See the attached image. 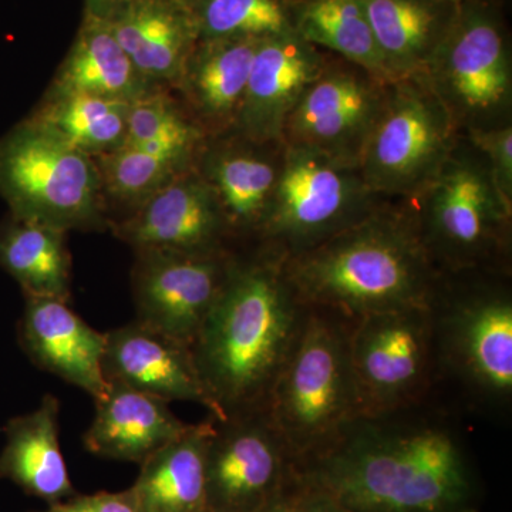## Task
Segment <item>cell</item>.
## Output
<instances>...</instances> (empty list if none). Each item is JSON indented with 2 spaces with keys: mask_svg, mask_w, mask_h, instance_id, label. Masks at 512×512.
<instances>
[{
  "mask_svg": "<svg viewBox=\"0 0 512 512\" xmlns=\"http://www.w3.org/2000/svg\"><path fill=\"white\" fill-rule=\"evenodd\" d=\"M437 399L360 414L296 468L350 512H480L464 431Z\"/></svg>",
  "mask_w": 512,
  "mask_h": 512,
  "instance_id": "1",
  "label": "cell"
},
{
  "mask_svg": "<svg viewBox=\"0 0 512 512\" xmlns=\"http://www.w3.org/2000/svg\"><path fill=\"white\" fill-rule=\"evenodd\" d=\"M306 313L281 259L261 248L249 258L232 255L220 296L191 345L215 419L265 409Z\"/></svg>",
  "mask_w": 512,
  "mask_h": 512,
  "instance_id": "2",
  "label": "cell"
},
{
  "mask_svg": "<svg viewBox=\"0 0 512 512\" xmlns=\"http://www.w3.org/2000/svg\"><path fill=\"white\" fill-rule=\"evenodd\" d=\"M281 265L303 305L349 320L430 306L443 276L406 201H384L315 248L281 259Z\"/></svg>",
  "mask_w": 512,
  "mask_h": 512,
  "instance_id": "3",
  "label": "cell"
},
{
  "mask_svg": "<svg viewBox=\"0 0 512 512\" xmlns=\"http://www.w3.org/2000/svg\"><path fill=\"white\" fill-rule=\"evenodd\" d=\"M440 382L470 409L505 416L512 403V293L507 274L441 276L430 303Z\"/></svg>",
  "mask_w": 512,
  "mask_h": 512,
  "instance_id": "4",
  "label": "cell"
},
{
  "mask_svg": "<svg viewBox=\"0 0 512 512\" xmlns=\"http://www.w3.org/2000/svg\"><path fill=\"white\" fill-rule=\"evenodd\" d=\"M350 322L328 309L308 308L301 335L269 394L266 413L296 467L322 453L363 414L350 362Z\"/></svg>",
  "mask_w": 512,
  "mask_h": 512,
  "instance_id": "5",
  "label": "cell"
},
{
  "mask_svg": "<svg viewBox=\"0 0 512 512\" xmlns=\"http://www.w3.org/2000/svg\"><path fill=\"white\" fill-rule=\"evenodd\" d=\"M406 202L441 275L510 274L512 208L494 187L483 154L464 134L436 177Z\"/></svg>",
  "mask_w": 512,
  "mask_h": 512,
  "instance_id": "6",
  "label": "cell"
},
{
  "mask_svg": "<svg viewBox=\"0 0 512 512\" xmlns=\"http://www.w3.org/2000/svg\"><path fill=\"white\" fill-rule=\"evenodd\" d=\"M357 165L284 144L274 195L255 238L279 259L303 254L383 204Z\"/></svg>",
  "mask_w": 512,
  "mask_h": 512,
  "instance_id": "7",
  "label": "cell"
},
{
  "mask_svg": "<svg viewBox=\"0 0 512 512\" xmlns=\"http://www.w3.org/2000/svg\"><path fill=\"white\" fill-rule=\"evenodd\" d=\"M461 134L424 74L392 80L360 154L363 181L380 200H412L439 173Z\"/></svg>",
  "mask_w": 512,
  "mask_h": 512,
  "instance_id": "8",
  "label": "cell"
},
{
  "mask_svg": "<svg viewBox=\"0 0 512 512\" xmlns=\"http://www.w3.org/2000/svg\"><path fill=\"white\" fill-rule=\"evenodd\" d=\"M424 77L461 133L511 123L510 36L495 0H461Z\"/></svg>",
  "mask_w": 512,
  "mask_h": 512,
  "instance_id": "9",
  "label": "cell"
},
{
  "mask_svg": "<svg viewBox=\"0 0 512 512\" xmlns=\"http://www.w3.org/2000/svg\"><path fill=\"white\" fill-rule=\"evenodd\" d=\"M101 178L92 157L29 123L0 140V195L10 215L49 227H103Z\"/></svg>",
  "mask_w": 512,
  "mask_h": 512,
  "instance_id": "10",
  "label": "cell"
},
{
  "mask_svg": "<svg viewBox=\"0 0 512 512\" xmlns=\"http://www.w3.org/2000/svg\"><path fill=\"white\" fill-rule=\"evenodd\" d=\"M349 349L363 414L394 412L437 397L441 382L430 306L352 320Z\"/></svg>",
  "mask_w": 512,
  "mask_h": 512,
  "instance_id": "11",
  "label": "cell"
},
{
  "mask_svg": "<svg viewBox=\"0 0 512 512\" xmlns=\"http://www.w3.org/2000/svg\"><path fill=\"white\" fill-rule=\"evenodd\" d=\"M389 83L359 64L328 53L322 72L286 117L282 143L359 167Z\"/></svg>",
  "mask_w": 512,
  "mask_h": 512,
  "instance_id": "12",
  "label": "cell"
},
{
  "mask_svg": "<svg viewBox=\"0 0 512 512\" xmlns=\"http://www.w3.org/2000/svg\"><path fill=\"white\" fill-rule=\"evenodd\" d=\"M295 471L265 409L215 419L205 453V510L258 512Z\"/></svg>",
  "mask_w": 512,
  "mask_h": 512,
  "instance_id": "13",
  "label": "cell"
},
{
  "mask_svg": "<svg viewBox=\"0 0 512 512\" xmlns=\"http://www.w3.org/2000/svg\"><path fill=\"white\" fill-rule=\"evenodd\" d=\"M136 252V320L191 348L220 296L234 254H187L165 249Z\"/></svg>",
  "mask_w": 512,
  "mask_h": 512,
  "instance_id": "14",
  "label": "cell"
},
{
  "mask_svg": "<svg viewBox=\"0 0 512 512\" xmlns=\"http://www.w3.org/2000/svg\"><path fill=\"white\" fill-rule=\"evenodd\" d=\"M117 237L136 249L187 254L227 252V222L200 171L188 168L146 198L126 220L114 225Z\"/></svg>",
  "mask_w": 512,
  "mask_h": 512,
  "instance_id": "15",
  "label": "cell"
},
{
  "mask_svg": "<svg viewBox=\"0 0 512 512\" xmlns=\"http://www.w3.org/2000/svg\"><path fill=\"white\" fill-rule=\"evenodd\" d=\"M328 53L288 32L266 37L256 47L247 93L234 133L254 143H278L286 117L322 72Z\"/></svg>",
  "mask_w": 512,
  "mask_h": 512,
  "instance_id": "16",
  "label": "cell"
},
{
  "mask_svg": "<svg viewBox=\"0 0 512 512\" xmlns=\"http://www.w3.org/2000/svg\"><path fill=\"white\" fill-rule=\"evenodd\" d=\"M103 376L165 402L200 404L215 417L191 348L134 319L106 332Z\"/></svg>",
  "mask_w": 512,
  "mask_h": 512,
  "instance_id": "17",
  "label": "cell"
},
{
  "mask_svg": "<svg viewBox=\"0 0 512 512\" xmlns=\"http://www.w3.org/2000/svg\"><path fill=\"white\" fill-rule=\"evenodd\" d=\"M19 342L33 365L79 387L94 399L106 392L103 355L106 333L92 328L55 298H25Z\"/></svg>",
  "mask_w": 512,
  "mask_h": 512,
  "instance_id": "18",
  "label": "cell"
},
{
  "mask_svg": "<svg viewBox=\"0 0 512 512\" xmlns=\"http://www.w3.org/2000/svg\"><path fill=\"white\" fill-rule=\"evenodd\" d=\"M137 72L150 82L178 86L200 36L184 0H123L106 16Z\"/></svg>",
  "mask_w": 512,
  "mask_h": 512,
  "instance_id": "19",
  "label": "cell"
},
{
  "mask_svg": "<svg viewBox=\"0 0 512 512\" xmlns=\"http://www.w3.org/2000/svg\"><path fill=\"white\" fill-rule=\"evenodd\" d=\"M238 137V143L205 153L198 171L214 192L231 237H255L281 174L284 143Z\"/></svg>",
  "mask_w": 512,
  "mask_h": 512,
  "instance_id": "20",
  "label": "cell"
},
{
  "mask_svg": "<svg viewBox=\"0 0 512 512\" xmlns=\"http://www.w3.org/2000/svg\"><path fill=\"white\" fill-rule=\"evenodd\" d=\"M94 406L96 414L83 444L94 456L109 460L140 466L190 426L171 412L165 400L119 383H107Z\"/></svg>",
  "mask_w": 512,
  "mask_h": 512,
  "instance_id": "21",
  "label": "cell"
},
{
  "mask_svg": "<svg viewBox=\"0 0 512 512\" xmlns=\"http://www.w3.org/2000/svg\"><path fill=\"white\" fill-rule=\"evenodd\" d=\"M259 42L198 40L178 87L205 136H224L235 130Z\"/></svg>",
  "mask_w": 512,
  "mask_h": 512,
  "instance_id": "22",
  "label": "cell"
},
{
  "mask_svg": "<svg viewBox=\"0 0 512 512\" xmlns=\"http://www.w3.org/2000/svg\"><path fill=\"white\" fill-rule=\"evenodd\" d=\"M59 417V399L46 394L33 412L9 420L0 451V480L49 505L77 494L60 446Z\"/></svg>",
  "mask_w": 512,
  "mask_h": 512,
  "instance_id": "23",
  "label": "cell"
},
{
  "mask_svg": "<svg viewBox=\"0 0 512 512\" xmlns=\"http://www.w3.org/2000/svg\"><path fill=\"white\" fill-rule=\"evenodd\" d=\"M390 79L424 74L446 39L456 0H362Z\"/></svg>",
  "mask_w": 512,
  "mask_h": 512,
  "instance_id": "24",
  "label": "cell"
},
{
  "mask_svg": "<svg viewBox=\"0 0 512 512\" xmlns=\"http://www.w3.org/2000/svg\"><path fill=\"white\" fill-rule=\"evenodd\" d=\"M215 417L190 424L170 443L140 464L131 485L141 512H207L205 453Z\"/></svg>",
  "mask_w": 512,
  "mask_h": 512,
  "instance_id": "25",
  "label": "cell"
},
{
  "mask_svg": "<svg viewBox=\"0 0 512 512\" xmlns=\"http://www.w3.org/2000/svg\"><path fill=\"white\" fill-rule=\"evenodd\" d=\"M150 92L106 19L86 13L79 35L57 76L53 96L89 94L134 101Z\"/></svg>",
  "mask_w": 512,
  "mask_h": 512,
  "instance_id": "26",
  "label": "cell"
},
{
  "mask_svg": "<svg viewBox=\"0 0 512 512\" xmlns=\"http://www.w3.org/2000/svg\"><path fill=\"white\" fill-rule=\"evenodd\" d=\"M0 268L18 282L25 298L70 302L72 258L62 229L10 215L0 222Z\"/></svg>",
  "mask_w": 512,
  "mask_h": 512,
  "instance_id": "27",
  "label": "cell"
},
{
  "mask_svg": "<svg viewBox=\"0 0 512 512\" xmlns=\"http://www.w3.org/2000/svg\"><path fill=\"white\" fill-rule=\"evenodd\" d=\"M289 18L306 42L392 82L362 0H289Z\"/></svg>",
  "mask_w": 512,
  "mask_h": 512,
  "instance_id": "28",
  "label": "cell"
},
{
  "mask_svg": "<svg viewBox=\"0 0 512 512\" xmlns=\"http://www.w3.org/2000/svg\"><path fill=\"white\" fill-rule=\"evenodd\" d=\"M128 109L130 101L89 94H57L26 123L93 158L124 143Z\"/></svg>",
  "mask_w": 512,
  "mask_h": 512,
  "instance_id": "29",
  "label": "cell"
},
{
  "mask_svg": "<svg viewBox=\"0 0 512 512\" xmlns=\"http://www.w3.org/2000/svg\"><path fill=\"white\" fill-rule=\"evenodd\" d=\"M204 138L201 127L164 94L148 92L130 103L124 146L194 160Z\"/></svg>",
  "mask_w": 512,
  "mask_h": 512,
  "instance_id": "30",
  "label": "cell"
},
{
  "mask_svg": "<svg viewBox=\"0 0 512 512\" xmlns=\"http://www.w3.org/2000/svg\"><path fill=\"white\" fill-rule=\"evenodd\" d=\"M200 40L256 39L292 30L289 0H192Z\"/></svg>",
  "mask_w": 512,
  "mask_h": 512,
  "instance_id": "31",
  "label": "cell"
},
{
  "mask_svg": "<svg viewBox=\"0 0 512 512\" xmlns=\"http://www.w3.org/2000/svg\"><path fill=\"white\" fill-rule=\"evenodd\" d=\"M191 160L153 153L143 148L120 146L100 156L101 184L117 200L141 204L175 175L191 168Z\"/></svg>",
  "mask_w": 512,
  "mask_h": 512,
  "instance_id": "32",
  "label": "cell"
},
{
  "mask_svg": "<svg viewBox=\"0 0 512 512\" xmlns=\"http://www.w3.org/2000/svg\"><path fill=\"white\" fill-rule=\"evenodd\" d=\"M483 154L491 180L505 204L512 208V126L474 128L463 133Z\"/></svg>",
  "mask_w": 512,
  "mask_h": 512,
  "instance_id": "33",
  "label": "cell"
},
{
  "mask_svg": "<svg viewBox=\"0 0 512 512\" xmlns=\"http://www.w3.org/2000/svg\"><path fill=\"white\" fill-rule=\"evenodd\" d=\"M36 512H141L136 498L130 488L109 493L100 491L96 494H74L66 500L50 504L46 510Z\"/></svg>",
  "mask_w": 512,
  "mask_h": 512,
  "instance_id": "34",
  "label": "cell"
},
{
  "mask_svg": "<svg viewBox=\"0 0 512 512\" xmlns=\"http://www.w3.org/2000/svg\"><path fill=\"white\" fill-rule=\"evenodd\" d=\"M303 481L298 468L293 476L258 512H302Z\"/></svg>",
  "mask_w": 512,
  "mask_h": 512,
  "instance_id": "35",
  "label": "cell"
},
{
  "mask_svg": "<svg viewBox=\"0 0 512 512\" xmlns=\"http://www.w3.org/2000/svg\"><path fill=\"white\" fill-rule=\"evenodd\" d=\"M302 481V512H350L345 505L340 504L335 497L323 491L322 488L308 483L303 477Z\"/></svg>",
  "mask_w": 512,
  "mask_h": 512,
  "instance_id": "36",
  "label": "cell"
},
{
  "mask_svg": "<svg viewBox=\"0 0 512 512\" xmlns=\"http://www.w3.org/2000/svg\"><path fill=\"white\" fill-rule=\"evenodd\" d=\"M121 2L123 0H87L86 13L99 16V18H106L111 10L120 5Z\"/></svg>",
  "mask_w": 512,
  "mask_h": 512,
  "instance_id": "37",
  "label": "cell"
},
{
  "mask_svg": "<svg viewBox=\"0 0 512 512\" xmlns=\"http://www.w3.org/2000/svg\"><path fill=\"white\" fill-rule=\"evenodd\" d=\"M184 2H187L188 5H190V3L192 2V0H184Z\"/></svg>",
  "mask_w": 512,
  "mask_h": 512,
  "instance_id": "38",
  "label": "cell"
},
{
  "mask_svg": "<svg viewBox=\"0 0 512 512\" xmlns=\"http://www.w3.org/2000/svg\"><path fill=\"white\" fill-rule=\"evenodd\" d=\"M456 2H461V0H456Z\"/></svg>",
  "mask_w": 512,
  "mask_h": 512,
  "instance_id": "39",
  "label": "cell"
}]
</instances>
